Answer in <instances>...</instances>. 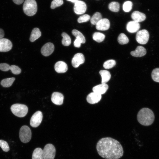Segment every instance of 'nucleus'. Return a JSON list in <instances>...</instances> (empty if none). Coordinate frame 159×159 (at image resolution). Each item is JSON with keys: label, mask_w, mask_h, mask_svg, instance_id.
<instances>
[{"label": "nucleus", "mask_w": 159, "mask_h": 159, "mask_svg": "<svg viewBox=\"0 0 159 159\" xmlns=\"http://www.w3.org/2000/svg\"><path fill=\"white\" fill-rule=\"evenodd\" d=\"M132 2L130 1L125 2L122 6L123 11L126 12L130 11L132 9Z\"/></svg>", "instance_id": "473e14b6"}, {"label": "nucleus", "mask_w": 159, "mask_h": 159, "mask_svg": "<svg viewBox=\"0 0 159 159\" xmlns=\"http://www.w3.org/2000/svg\"><path fill=\"white\" fill-rule=\"evenodd\" d=\"M64 97L61 93L54 92L52 94L51 100L54 104L57 105H60L63 104Z\"/></svg>", "instance_id": "4468645a"}, {"label": "nucleus", "mask_w": 159, "mask_h": 159, "mask_svg": "<svg viewBox=\"0 0 159 159\" xmlns=\"http://www.w3.org/2000/svg\"><path fill=\"white\" fill-rule=\"evenodd\" d=\"M54 48V46L52 43H47L42 47L41 52L42 54L44 56H48L53 53Z\"/></svg>", "instance_id": "f8f14e48"}, {"label": "nucleus", "mask_w": 159, "mask_h": 159, "mask_svg": "<svg viewBox=\"0 0 159 159\" xmlns=\"http://www.w3.org/2000/svg\"><path fill=\"white\" fill-rule=\"evenodd\" d=\"M115 61L113 59H110L105 61L103 66L106 69H110L114 67L116 64Z\"/></svg>", "instance_id": "2f4dec72"}, {"label": "nucleus", "mask_w": 159, "mask_h": 159, "mask_svg": "<svg viewBox=\"0 0 159 159\" xmlns=\"http://www.w3.org/2000/svg\"><path fill=\"white\" fill-rule=\"evenodd\" d=\"M155 115L153 112L150 109L147 108L141 109L137 115V119L138 122L144 126L151 125L153 122Z\"/></svg>", "instance_id": "f03ea898"}, {"label": "nucleus", "mask_w": 159, "mask_h": 159, "mask_svg": "<svg viewBox=\"0 0 159 159\" xmlns=\"http://www.w3.org/2000/svg\"><path fill=\"white\" fill-rule=\"evenodd\" d=\"M0 147L4 152H7L9 150V147L7 143L3 140H0Z\"/></svg>", "instance_id": "72a5a7b5"}, {"label": "nucleus", "mask_w": 159, "mask_h": 159, "mask_svg": "<svg viewBox=\"0 0 159 159\" xmlns=\"http://www.w3.org/2000/svg\"><path fill=\"white\" fill-rule=\"evenodd\" d=\"M108 88V86L107 84L102 83L92 88V90L94 92L101 95L105 93Z\"/></svg>", "instance_id": "a211bd4d"}, {"label": "nucleus", "mask_w": 159, "mask_h": 159, "mask_svg": "<svg viewBox=\"0 0 159 159\" xmlns=\"http://www.w3.org/2000/svg\"><path fill=\"white\" fill-rule=\"evenodd\" d=\"M13 2L16 4L19 5L23 3L24 0H12Z\"/></svg>", "instance_id": "ea45409f"}, {"label": "nucleus", "mask_w": 159, "mask_h": 159, "mask_svg": "<svg viewBox=\"0 0 159 159\" xmlns=\"http://www.w3.org/2000/svg\"><path fill=\"white\" fill-rule=\"evenodd\" d=\"M131 16L134 21L138 23L144 21L146 18L144 14L137 11H134Z\"/></svg>", "instance_id": "6ab92c4d"}, {"label": "nucleus", "mask_w": 159, "mask_h": 159, "mask_svg": "<svg viewBox=\"0 0 159 159\" xmlns=\"http://www.w3.org/2000/svg\"><path fill=\"white\" fill-rule=\"evenodd\" d=\"M72 34L76 38L80 39L82 42V43L84 44L85 42V39L83 35L79 31L75 29H73L72 32Z\"/></svg>", "instance_id": "c85d7f7f"}, {"label": "nucleus", "mask_w": 159, "mask_h": 159, "mask_svg": "<svg viewBox=\"0 0 159 159\" xmlns=\"http://www.w3.org/2000/svg\"><path fill=\"white\" fill-rule=\"evenodd\" d=\"M37 10V2L35 0H25L23 6L24 13L29 16L34 15Z\"/></svg>", "instance_id": "7ed1b4c3"}, {"label": "nucleus", "mask_w": 159, "mask_h": 159, "mask_svg": "<svg viewBox=\"0 0 159 159\" xmlns=\"http://www.w3.org/2000/svg\"><path fill=\"white\" fill-rule=\"evenodd\" d=\"M101 97V95L93 92L90 93L87 96V100L90 104H94L98 102Z\"/></svg>", "instance_id": "2eb2a0df"}, {"label": "nucleus", "mask_w": 159, "mask_h": 159, "mask_svg": "<svg viewBox=\"0 0 159 159\" xmlns=\"http://www.w3.org/2000/svg\"><path fill=\"white\" fill-rule=\"evenodd\" d=\"M15 79V78L13 77L4 79L1 81V84L4 87H10L12 85Z\"/></svg>", "instance_id": "b1692460"}, {"label": "nucleus", "mask_w": 159, "mask_h": 159, "mask_svg": "<svg viewBox=\"0 0 159 159\" xmlns=\"http://www.w3.org/2000/svg\"><path fill=\"white\" fill-rule=\"evenodd\" d=\"M56 149L51 144L46 145L43 150V159H54L55 155Z\"/></svg>", "instance_id": "423d86ee"}, {"label": "nucleus", "mask_w": 159, "mask_h": 159, "mask_svg": "<svg viewBox=\"0 0 159 159\" xmlns=\"http://www.w3.org/2000/svg\"><path fill=\"white\" fill-rule=\"evenodd\" d=\"M102 19V16L101 14L99 12H96L90 19V22L93 25H96Z\"/></svg>", "instance_id": "bb28decb"}, {"label": "nucleus", "mask_w": 159, "mask_h": 159, "mask_svg": "<svg viewBox=\"0 0 159 159\" xmlns=\"http://www.w3.org/2000/svg\"><path fill=\"white\" fill-rule=\"evenodd\" d=\"M87 9L86 4L84 1H78L74 4V11L77 14H82L85 13Z\"/></svg>", "instance_id": "9d476101"}, {"label": "nucleus", "mask_w": 159, "mask_h": 159, "mask_svg": "<svg viewBox=\"0 0 159 159\" xmlns=\"http://www.w3.org/2000/svg\"><path fill=\"white\" fill-rule=\"evenodd\" d=\"M4 36V30L0 28V39L3 38Z\"/></svg>", "instance_id": "a19ab883"}, {"label": "nucleus", "mask_w": 159, "mask_h": 159, "mask_svg": "<svg viewBox=\"0 0 159 159\" xmlns=\"http://www.w3.org/2000/svg\"><path fill=\"white\" fill-rule=\"evenodd\" d=\"M140 28V25L138 22L134 21L129 22L126 25L127 30L131 33L137 32Z\"/></svg>", "instance_id": "dca6fc26"}, {"label": "nucleus", "mask_w": 159, "mask_h": 159, "mask_svg": "<svg viewBox=\"0 0 159 159\" xmlns=\"http://www.w3.org/2000/svg\"><path fill=\"white\" fill-rule=\"evenodd\" d=\"M105 38V36L104 34L99 32H95L92 35L93 39L99 43L102 42Z\"/></svg>", "instance_id": "393cba45"}, {"label": "nucleus", "mask_w": 159, "mask_h": 159, "mask_svg": "<svg viewBox=\"0 0 159 159\" xmlns=\"http://www.w3.org/2000/svg\"><path fill=\"white\" fill-rule=\"evenodd\" d=\"M99 73L102 77L101 82L102 83H106L110 79L111 74L109 71L102 70L99 71Z\"/></svg>", "instance_id": "4be33fe9"}, {"label": "nucleus", "mask_w": 159, "mask_h": 159, "mask_svg": "<svg viewBox=\"0 0 159 159\" xmlns=\"http://www.w3.org/2000/svg\"><path fill=\"white\" fill-rule=\"evenodd\" d=\"M10 67L9 64L6 63L0 64V69L3 71H7L10 70Z\"/></svg>", "instance_id": "4c0bfd02"}, {"label": "nucleus", "mask_w": 159, "mask_h": 159, "mask_svg": "<svg viewBox=\"0 0 159 159\" xmlns=\"http://www.w3.org/2000/svg\"><path fill=\"white\" fill-rule=\"evenodd\" d=\"M63 4V0H53L51 3L50 7L52 9H54L59 6Z\"/></svg>", "instance_id": "f704fd0d"}, {"label": "nucleus", "mask_w": 159, "mask_h": 159, "mask_svg": "<svg viewBox=\"0 0 159 159\" xmlns=\"http://www.w3.org/2000/svg\"><path fill=\"white\" fill-rule=\"evenodd\" d=\"M149 33L146 29H142L138 31L136 35L137 42L142 44H146L149 40Z\"/></svg>", "instance_id": "0eeeda50"}, {"label": "nucleus", "mask_w": 159, "mask_h": 159, "mask_svg": "<svg viewBox=\"0 0 159 159\" xmlns=\"http://www.w3.org/2000/svg\"><path fill=\"white\" fill-rule=\"evenodd\" d=\"M19 137L22 143H27L29 142L32 137V132L30 128L26 125L22 126L20 129Z\"/></svg>", "instance_id": "39448f33"}, {"label": "nucleus", "mask_w": 159, "mask_h": 159, "mask_svg": "<svg viewBox=\"0 0 159 159\" xmlns=\"http://www.w3.org/2000/svg\"><path fill=\"white\" fill-rule=\"evenodd\" d=\"M10 70L12 73L15 74H18L21 72V69L18 66L15 65H12L10 67Z\"/></svg>", "instance_id": "e433bc0d"}, {"label": "nucleus", "mask_w": 159, "mask_h": 159, "mask_svg": "<svg viewBox=\"0 0 159 159\" xmlns=\"http://www.w3.org/2000/svg\"><path fill=\"white\" fill-rule=\"evenodd\" d=\"M41 33L39 28H34L31 32L29 38L30 41L33 42L40 37Z\"/></svg>", "instance_id": "412c9836"}, {"label": "nucleus", "mask_w": 159, "mask_h": 159, "mask_svg": "<svg viewBox=\"0 0 159 159\" xmlns=\"http://www.w3.org/2000/svg\"><path fill=\"white\" fill-rule=\"evenodd\" d=\"M146 54V49L144 47L140 46H138L135 50L130 52L131 55L136 57H142L145 55Z\"/></svg>", "instance_id": "aec40b11"}, {"label": "nucleus", "mask_w": 159, "mask_h": 159, "mask_svg": "<svg viewBox=\"0 0 159 159\" xmlns=\"http://www.w3.org/2000/svg\"><path fill=\"white\" fill-rule=\"evenodd\" d=\"M118 42L121 44H126L128 43L129 39L125 34L122 33L119 35L117 38Z\"/></svg>", "instance_id": "cd10ccee"}, {"label": "nucleus", "mask_w": 159, "mask_h": 159, "mask_svg": "<svg viewBox=\"0 0 159 159\" xmlns=\"http://www.w3.org/2000/svg\"><path fill=\"white\" fill-rule=\"evenodd\" d=\"M42 113L39 111L36 112L32 116L30 120V125L34 127H38L41 124L42 120Z\"/></svg>", "instance_id": "6e6552de"}, {"label": "nucleus", "mask_w": 159, "mask_h": 159, "mask_svg": "<svg viewBox=\"0 0 159 159\" xmlns=\"http://www.w3.org/2000/svg\"><path fill=\"white\" fill-rule=\"evenodd\" d=\"M12 113L17 117H22L25 116L28 111L27 107L25 105L20 104H15L11 107Z\"/></svg>", "instance_id": "20e7f679"}, {"label": "nucleus", "mask_w": 159, "mask_h": 159, "mask_svg": "<svg viewBox=\"0 0 159 159\" xmlns=\"http://www.w3.org/2000/svg\"><path fill=\"white\" fill-rule=\"evenodd\" d=\"M110 26V22L107 19L104 18L101 19L96 25L97 29L101 31L108 30Z\"/></svg>", "instance_id": "ddd939ff"}, {"label": "nucleus", "mask_w": 159, "mask_h": 159, "mask_svg": "<svg viewBox=\"0 0 159 159\" xmlns=\"http://www.w3.org/2000/svg\"><path fill=\"white\" fill-rule=\"evenodd\" d=\"M68 1H69L71 2H72L74 4L77 1H79V0H67Z\"/></svg>", "instance_id": "79ce46f5"}, {"label": "nucleus", "mask_w": 159, "mask_h": 159, "mask_svg": "<svg viewBox=\"0 0 159 159\" xmlns=\"http://www.w3.org/2000/svg\"><path fill=\"white\" fill-rule=\"evenodd\" d=\"M90 19V15L87 14H84L79 17L77 19V21L79 23L86 22Z\"/></svg>", "instance_id": "c9c22d12"}, {"label": "nucleus", "mask_w": 159, "mask_h": 159, "mask_svg": "<svg viewBox=\"0 0 159 159\" xmlns=\"http://www.w3.org/2000/svg\"><path fill=\"white\" fill-rule=\"evenodd\" d=\"M32 159H43V150L39 148H35L32 153Z\"/></svg>", "instance_id": "5701e85b"}, {"label": "nucleus", "mask_w": 159, "mask_h": 159, "mask_svg": "<svg viewBox=\"0 0 159 159\" xmlns=\"http://www.w3.org/2000/svg\"><path fill=\"white\" fill-rule=\"evenodd\" d=\"M54 69L58 73H63L66 72L68 69L67 64L64 62L59 61L55 64Z\"/></svg>", "instance_id": "f3484780"}, {"label": "nucleus", "mask_w": 159, "mask_h": 159, "mask_svg": "<svg viewBox=\"0 0 159 159\" xmlns=\"http://www.w3.org/2000/svg\"><path fill=\"white\" fill-rule=\"evenodd\" d=\"M151 77L154 81L159 82V68L153 70L151 73Z\"/></svg>", "instance_id": "7c9ffc66"}, {"label": "nucleus", "mask_w": 159, "mask_h": 159, "mask_svg": "<svg viewBox=\"0 0 159 159\" xmlns=\"http://www.w3.org/2000/svg\"><path fill=\"white\" fill-rule=\"evenodd\" d=\"M82 43L81 40L78 38H76L74 42V45L75 47L77 48L80 47L81 44Z\"/></svg>", "instance_id": "58836bf2"}, {"label": "nucleus", "mask_w": 159, "mask_h": 159, "mask_svg": "<svg viewBox=\"0 0 159 159\" xmlns=\"http://www.w3.org/2000/svg\"><path fill=\"white\" fill-rule=\"evenodd\" d=\"M12 47L11 42L6 38L0 39V52H6L11 50Z\"/></svg>", "instance_id": "1a4fd4ad"}, {"label": "nucleus", "mask_w": 159, "mask_h": 159, "mask_svg": "<svg viewBox=\"0 0 159 159\" xmlns=\"http://www.w3.org/2000/svg\"><path fill=\"white\" fill-rule=\"evenodd\" d=\"M96 149L99 155L106 159H119L123 154V148L120 143L110 137L100 139L97 144Z\"/></svg>", "instance_id": "f257e3e1"}, {"label": "nucleus", "mask_w": 159, "mask_h": 159, "mask_svg": "<svg viewBox=\"0 0 159 159\" xmlns=\"http://www.w3.org/2000/svg\"><path fill=\"white\" fill-rule=\"evenodd\" d=\"M85 61L84 55L81 53H77L74 55L72 60V66L77 68L81 64L83 63Z\"/></svg>", "instance_id": "9b49d317"}, {"label": "nucleus", "mask_w": 159, "mask_h": 159, "mask_svg": "<svg viewBox=\"0 0 159 159\" xmlns=\"http://www.w3.org/2000/svg\"><path fill=\"white\" fill-rule=\"evenodd\" d=\"M120 4L117 2L113 1L110 3L109 5V9L114 12H118L120 9Z\"/></svg>", "instance_id": "c756f323"}, {"label": "nucleus", "mask_w": 159, "mask_h": 159, "mask_svg": "<svg viewBox=\"0 0 159 159\" xmlns=\"http://www.w3.org/2000/svg\"><path fill=\"white\" fill-rule=\"evenodd\" d=\"M63 38L62 41V44L64 46H68L71 44V39L69 36L65 32L62 34Z\"/></svg>", "instance_id": "a878e982"}]
</instances>
